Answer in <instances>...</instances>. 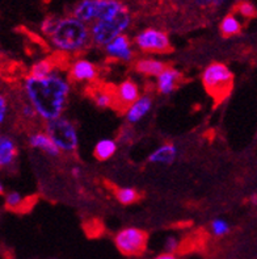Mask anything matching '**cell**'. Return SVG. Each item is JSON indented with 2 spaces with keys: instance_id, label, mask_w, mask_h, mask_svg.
Instances as JSON below:
<instances>
[{
  "instance_id": "cell-1",
  "label": "cell",
  "mask_w": 257,
  "mask_h": 259,
  "mask_svg": "<svg viewBox=\"0 0 257 259\" xmlns=\"http://www.w3.org/2000/svg\"><path fill=\"white\" fill-rule=\"evenodd\" d=\"M23 90L25 100L32 105L37 117L47 122L63 116L71 94V83L57 70L45 78L28 75L24 79Z\"/></svg>"
},
{
  "instance_id": "cell-2",
  "label": "cell",
  "mask_w": 257,
  "mask_h": 259,
  "mask_svg": "<svg viewBox=\"0 0 257 259\" xmlns=\"http://www.w3.org/2000/svg\"><path fill=\"white\" fill-rule=\"evenodd\" d=\"M47 38L53 49L66 56H75L91 45L89 26L71 15L58 16L56 26Z\"/></svg>"
},
{
  "instance_id": "cell-3",
  "label": "cell",
  "mask_w": 257,
  "mask_h": 259,
  "mask_svg": "<svg viewBox=\"0 0 257 259\" xmlns=\"http://www.w3.org/2000/svg\"><path fill=\"white\" fill-rule=\"evenodd\" d=\"M202 84L217 103L225 102L234 89V74L225 63L213 62L202 72Z\"/></svg>"
},
{
  "instance_id": "cell-4",
  "label": "cell",
  "mask_w": 257,
  "mask_h": 259,
  "mask_svg": "<svg viewBox=\"0 0 257 259\" xmlns=\"http://www.w3.org/2000/svg\"><path fill=\"white\" fill-rule=\"evenodd\" d=\"M131 13L129 8L121 11L117 16L109 20H101L94 21L89 25V36H91V44L100 48L113 41L116 37L125 34L126 29L131 25Z\"/></svg>"
},
{
  "instance_id": "cell-5",
  "label": "cell",
  "mask_w": 257,
  "mask_h": 259,
  "mask_svg": "<svg viewBox=\"0 0 257 259\" xmlns=\"http://www.w3.org/2000/svg\"><path fill=\"white\" fill-rule=\"evenodd\" d=\"M46 135L52 138L58 150L66 154L75 153L79 148V133L76 125L69 117H61L45 122Z\"/></svg>"
},
{
  "instance_id": "cell-6",
  "label": "cell",
  "mask_w": 257,
  "mask_h": 259,
  "mask_svg": "<svg viewBox=\"0 0 257 259\" xmlns=\"http://www.w3.org/2000/svg\"><path fill=\"white\" fill-rule=\"evenodd\" d=\"M114 245L122 255L139 256L147 250L148 233L140 228H124L114 236Z\"/></svg>"
},
{
  "instance_id": "cell-7",
  "label": "cell",
  "mask_w": 257,
  "mask_h": 259,
  "mask_svg": "<svg viewBox=\"0 0 257 259\" xmlns=\"http://www.w3.org/2000/svg\"><path fill=\"white\" fill-rule=\"evenodd\" d=\"M134 45L147 54H167L172 50L170 36L164 30L146 28L134 37Z\"/></svg>"
},
{
  "instance_id": "cell-8",
  "label": "cell",
  "mask_w": 257,
  "mask_h": 259,
  "mask_svg": "<svg viewBox=\"0 0 257 259\" xmlns=\"http://www.w3.org/2000/svg\"><path fill=\"white\" fill-rule=\"evenodd\" d=\"M71 82L94 84L98 79V66L89 59L76 58L69 65V78Z\"/></svg>"
},
{
  "instance_id": "cell-9",
  "label": "cell",
  "mask_w": 257,
  "mask_h": 259,
  "mask_svg": "<svg viewBox=\"0 0 257 259\" xmlns=\"http://www.w3.org/2000/svg\"><path fill=\"white\" fill-rule=\"evenodd\" d=\"M104 50L108 58L118 61V62L129 63L134 58L133 42L127 34H121L116 37L113 41L104 46Z\"/></svg>"
},
{
  "instance_id": "cell-10",
  "label": "cell",
  "mask_w": 257,
  "mask_h": 259,
  "mask_svg": "<svg viewBox=\"0 0 257 259\" xmlns=\"http://www.w3.org/2000/svg\"><path fill=\"white\" fill-rule=\"evenodd\" d=\"M140 95L142 94H140L139 85L131 79H126L114 89V109L124 112Z\"/></svg>"
},
{
  "instance_id": "cell-11",
  "label": "cell",
  "mask_w": 257,
  "mask_h": 259,
  "mask_svg": "<svg viewBox=\"0 0 257 259\" xmlns=\"http://www.w3.org/2000/svg\"><path fill=\"white\" fill-rule=\"evenodd\" d=\"M152 96L148 95V94L140 95L133 104L129 105V107L124 111L125 120L127 121V124L133 125L142 121V120L150 113L151 109H152Z\"/></svg>"
},
{
  "instance_id": "cell-12",
  "label": "cell",
  "mask_w": 257,
  "mask_h": 259,
  "mask_svg": "<svg viewBox=\"0 0 257 259\" xmlns=\"http://www.w3.org/2000/svg\"><path fill=\"white\" fill-rule=\"evenodd\" d=\"M181 72L175 67L167 66L163 71L157 76V90L160 95H171L181 82Z\"/></svg>"
},
{
  "instance_id": "cell-13",
  "label": "cell",
  "mask_w": 257,
  "mask_h": 259,
  "mask_svg": "<svg viewBox=\"0 0 257 259\" xmlns=\"http://www.w3.org/2000/svg\"><path fill=\"white\" fill-rule=\"evenodd\" d=\"M28 144L32 149H36V150L42 151L46 155L49 157H59L61 155V151L58 150L54 142L52 141V138L46 135L45 131H36L32 132L29 136H28Z\"/></svg>"
},
{
  "instance_id": "cell-14",
  "label": "cell",
  "mask_w": 257,
  "mask_h": 259,
  "mask_svg": "<svg viewBox=\"0 0 257 259\" xmlns=\"http://www.w3.org/2000/svg\"><path fill=\"white\" fill-rule=\"evenodd\" d=\"M19 148L15 138L8 135H0V168L11 167L16 162Z\"/></svg>"
},
{
  "instance_id": "cell-15",
  "label": "cell",
  "mask_w": 257,
  "mask_h": 259,
  "mask_svg": "<svg viewBox=\"0 0 257 259\" xmlns=\"http://www.w3.org/2000/svg\"><path fill=\"white\" fill-rule=\"evenodd\" d=\"M166 67L167 65L163 61L157 58H150V57L137 59L135 63H134L135 71L144 76H148V78H157Z\"/></svg>"
},
{
  "instance_id": "cell-16",
  "label": "cell",
  "mask_w": 257,
  "mask_h": 259,
  "mask_svg": "<svg viewBox=\"0 0 257 259\" xmlns=\"http://www.w3.org/2000/svg\"><path fill=\"white\" fill-rule=\"evenodd\" d=\"M71 16L88 26L96 21V0H80L74 6Z\"/></svg>"
},
{
  "instance_id": "cell-17",
  "label": "cell",
  "mask_w": 257,
  "mask_h": 259,
  "mask_svg": "<svg viewBox=\"0 0 257 259\" xmlns=\"http://www.w3.org/2000/svg\"><path fill=\"white\" fill-rule=\"evenodd\" d=\"M176 157H177L176 145L166 142V144L160 145L159 148L155 149L148 155V162L153 164H171L175 162Z\"/></svg>"
},
{
  "instance_id": "cell-18",
  "label": "cell",
  "mask_w": 257,
  "mask_h": 259,
  "mask_svg": "<svg viewBox=\"0 0 257 259\" xmlns=\"http://www.w3.org/2000/svg\"><path fill=\"white\" fill-rule=\"evenodd\" d=\"M117 148L118 145L116 140H113V138H102L94 145L93 155L100 162L108 161L117 153Z\"/></svg>"
},
{
  "instance_id": "cell-19",
  "label": "cell",
  "mask_w": 257,
  "mask_h": 259,
  "mask_svg": "<svg viewBox=\"0 0 257 259\" xmlns=\"http://www.w3.org/2000/svg\"><path fill=\"white\" fill-rule=\"evenodd\" d=\"M93 89V94H92V99L94 100L96 105L100 108H114V89H111L108 85L100 87V85L92 84Z\"/></svg>"
},
{
  "instance_id": "cell-20",
  "label": "cell",
  "mask_w": 257,
  "mask_h": 259,
  "mask_svg": "<svg viewBox=\"0 0 257 259\" xmlns=\"http://www.w3.org/2000/svg\"><path fill=\"white\" fill-rule=\"evenodd\" d=\"M219 29H221V33L225 37L238 36L239 33L241 32L240 20L238 19V16L235 13H230V15L223 17V20L221 21V25H219Z\"/></svg>"
},
{
  "instance_id": "cell-21",
  "label": "cell",
  "mask_w": 257,
  "mask_h": 259,
  "mask_svg": "<svg viewBox=\"0 0 257 259\" xmlns=\"http://www.w3.org/2000/svg\"><path fill=\"white\" fill-rule=\"evenodd\" d=\"M26 201H28V199L23 196L20 192H17V191H11V192L4 194V207L7 209L13 210V212L25 210Z\"/></svg>"
},
{
  "instance_id": "cell-22",
  "label": "cell",
  "mask_w": 257,
  "mask_h": 259,
  "mask_svg": "<svg viewBox=\"0 0 257 259\" xmlns=\"http://www.w3.org/2000/svg\"><path fill=\"white\" fill-rule=\"evenodd\" d=\"M57 71V65L52 59H41L30 67L29 75L33 78H45Z\"/></svg>"
},
{
  "instance_id": "cell-23",
  "label": "cell",
  "mask_w": 257,
  "mask_h": 259,
  "mask_svg": "<svg viewBox=\"0 0 257 259\" xmlns=\"http://www.w3.org/2000/svg\"><path fill=\"white\" fill-rule=\"evenodd\" d=\"M114 196L122 205H131L140 199L139 192L131 187L114 188Z\"/></svg>"
},
{
  "instance_id": "cell-24",
  "label": "cell",
  "mask_w": 257,
  "mask_h": 259,
  "mask_svg": "<svg viewBox=\"0 0 257 259\" xmlns=\"http://www.w3.org/2000/svg\"><path fill=\"white\" fill-rule=\"evenodd\" d=\"M235 12L244 19H253L256 16V7L249 2H239L235 7Z\"/></svg>"
},
{
  "instance_id": "cell-25",
  "label": "cell",
  "mask_w": 257,
  "mask_h": 259,
  "mask_svg": "<svg viewBox=\"0 0 257 259\" xmlns=\"http://www.w3.org/2000/svg\"><path fill=\"white\" fill-rule=\"evenodd\" d=\"M210 229L215 237H223L230 232V224L223 219H215L210 224Z\"/></svg>"
},
{
  "instance_id": "cell-26",
  "label": "cell",
  "mask_w": 257,
  "mask_h": 259,
  "mask_svg": "<svg viewBox=\"0 0 257 259\" xmlns=\"http://www.w3.org/2000/svg\"><path fill=\"white\" fill-rule=\"evenodd\" d=\"M10 111V99H8V96H7L3 91H0V128H2V126L6 124L7 120H8Z\"/></svg>"
},
{
  "instance_id": "cell-27",
  "label": "cell",
  "mask_w": 257,
  "mask_h": 259,
  "mask_svg": "<svg viewBox=\"0 0 257 259\" xmlns=\"http://www.w3.org/2000/svg\"><path fill=\"white\" fill-rule=\"evenodd\" d=\"M57 20H58V16H54V15H52V16H47L43 19L42 24H41V32H42L46 37H49V34L52 33V30L54 29Z\"/></svg>"
},
{
  "instance_id": "cell-28",
  "label": "cell",
  "mask_w": 257,
  "mask_h": 259,
  "mask_svg": "<svg viewBox=\"0 0 257 259\" xmlns=\"http://www.w3.org/2000/svg\"><path fill=\"white\" fill-rule=\"evenodd\" d=\"M20 113H21V116H23L25 120H33V118L37 117L34 109L32 108V105L26 102V100L23 103V104H21V108H20Z\"/></svg>"
},
{
  "instance_id": "cell-29",
  "label": "cell",
  "mask_w": 257,
  "mask_h": 259,
  "mask_svg": "<svg viewBox=\"0 0 257 259\" xmlns=\"http://www.w3.org/2000/svg\"><path fill=\"white\" fill-rule=\"evenodd\" d=\"M164 247H166V253L173 254L176 250L179 249V241H177V238H176V237H168L166 241V245H164Z\"/></svg>"
},
{
  "instance_id": "cell-30",
  "label": "cell",
  "mask_w": 257,
  "mask_h": 259,
  "mask_svg": "<svg viewBox=\"0 0 257 259\" xmlns=\"http://www.w3.org/2000/svg\"><path fill=\"white\" fill-rule=\"evenodd\" d=\"M195 6L201 7V8H208L213 6V0H193Z\"/></svg>"
},
{
  "instance_id": "cell-31",
  "label": "cell",
  "mask_w": 257,
  "mask_h": 259,
  "mask_svg": "<svg viewBox=\"0 0 257 259\" xmlns=\"http://www.w3.org/2000/svg\"><path fill=\"white\" fill-rule=\"evenodd\" d=\"M153 259H177V256L175 254H171V253H163V254H159L158 256H155Z\"/></svg>"
},
{
  "instance_id": "cell-32",
  "label": "cell",
  "mask_w": 257,
  "mask_h": 259,
  "mask_svg": "<svg viewBox=\"0 0 257 259\" xmlns=\"http://www.w3.org/2000/svg\"><path fill=\"white\" fill-rule=\"evenodd\" d=\"M71 172H72V177H75V178H79L80 175H82V170H80V167H78V166H76V167H72Z\"/></svg>"
},
{
  "instance_id": "cell-33",
  "label": "cell",
  "mask_w": 257,
  "mask_h": 259,
  "mask_svg": "<svg viewBox=\"0 0 257 259\" xmlns=\"http://www.w3.org/2000/svg\"><path fill=\"white\" fill-rule=\"evenodd\" d=\"M226 2H227V0H213V6L212 7H214V8H218V7L223 6Z\"/></svg>"
},
{
  "instance_id": "cell-34",
  "label": "cell",
  "mask_w": 257,
  "mask_h": 259,
  "mask_svg": "<svg viewBox=\"0 0 257 259\" xmlns=\"http://www.w3.org/2000/svg\"><path fill=\"white\" fill-rule=\"evenodd\" d=\"M4 195V186L3 183H2V181H0V196H3Z\"/></svg>"
},
{
  "instance_id": "cell-35",
  "label": "cell",
  "mask_w": 257,
  "mask_h": 259,
  "mask_svg": "<svg viewBox=\"0 0 257 259\" xmlns=\"http://www.w3.org/2000/svg\"><path fill=\"white\" fill-rule=\"evenodd\" d=\"M251 203L253 204V205H256V194H253L251 196Z\"/></svg>"
},
{
  "instance_id": "cell-36",
  "label": "cell",
  "mask_w": 257,
  "mask_h": 259,
  "mask_svg": "<svg viewBox=\"0 0 257 259\" xmlns=\"http://www.w3.org/2000/svg\"><path fill=\"white\" fill-rule=\"evenodd\" d=\"M2 62H3V57H2V52H0V67H2Z\"/></svg>"
}]
</instances>
